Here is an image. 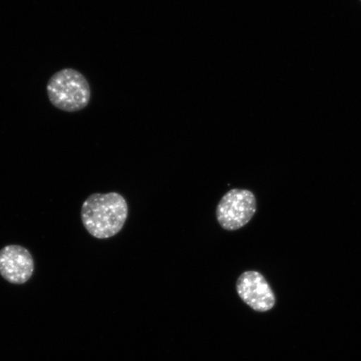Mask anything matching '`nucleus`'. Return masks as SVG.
Segmentation results:
<instances>
[{"label":"nucleus","instance_id":"2","mask_svg":"<svg viewBox=\"0 0 361 361\" xmlns=\"http://www.w3.org/2000/svg\"><path fill=\"white\" fill-rule=\"evenodd\" d=\"M47 90L52 105L66 112L85 109L92 97L88 80L73 68H65L54 74L48 81Z\"/></svg>","mask_w":361,"mask_h":361},{"label":"nucleus","instance_id":"3","mask_svg":"<svg viewBox=\"0 0 361 361\" xmlns=\"http://www.w3.org/2000/svg\"><path fill=\"white\" fill-rule=\"evenodd\" d=\"M256 210L255 194L246 189L234 188L221 198L216 209V220L224 229L235 231L250 223Z\"/></svg>","mask_w":361,"mask_h":361},{"label":"nucleus","instance_id":"4","mask_svg":"<svg viewBox=\"0 0 361 361\" xmlns=\"http://www.w3.org/2000/svg\"><path fill=\"white\" fill-rule=\"evenodd\" d=\"M236 290L239 297L252 310L266 312L275 305V296L265 278L257 271H246L238 277Z\"/></svg>","mask_w":361,"mask_h":361},{"label":"nucleus","instance_id":"1","mask_svg":"<svg viewBox=\"0 0 361 361\" xmlns=\"http://www.w3.org/2000/svg\"><path fill=\"white\" fill-rule=\"evenodd\" d=\"M128 216V202L117 192L92 194L81 207L85 228L98 239L116 236L124 227Z\"/></svg>","mask_w":361,"mask_h":361},{"label":"nucleus","instance_id":"5","mask_svg":"<svg viewBox=\"0 0 361 361\" xmlns=\"http://www.w3.org/2000/svg\"><path fill=\"white\" fill-rule=\"evenodd\" d=\"M34 271V259L27 248L13 245L0 250V275L8 283L24 284Z\"/></svg>","mask_w":361,"mask_h":361}]
</instances>
